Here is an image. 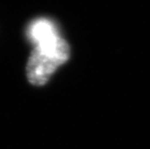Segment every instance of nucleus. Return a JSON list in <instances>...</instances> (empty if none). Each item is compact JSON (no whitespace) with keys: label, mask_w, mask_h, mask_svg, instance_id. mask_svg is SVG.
Instances as JSON below:
<instances>
[{"label":"nucleus","mask_w":150,"mask_h":149,"mask_svg":"<svg viewBox=\"0 0 150 149\" xmlns=\"http://www.w3.org/2000/svg\"><path fill=\"white\" fill-rule=\"evenodd\" d=\"M27 32L29 40L35 44V46L49 42L60 36L55 24L47 18H38L33 21L29 25Z\"/></svg>","instance_id":"nucleus-2"},{"label":"nucleus","mask_w":150,"mask_h":149,"mask_svg":"<svg viewBox=\"0 0 150 149\" xmlns=\"http://www.w3.org/2000/svg\"><path fill=\"white\" fill-rule=\"evenodd\" d=\"M69 56V45L61 36L35 46L26 67L28 81L37 86L44 85L56 69L68 60Z\"/></svg>","instance_id":"nucleus-1"}]
</instances>
